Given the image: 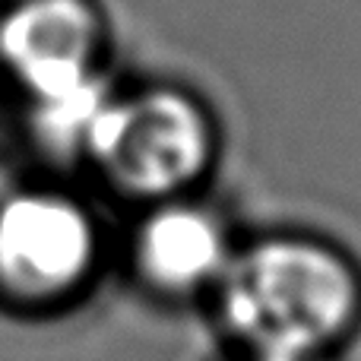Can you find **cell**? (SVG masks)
Masks as SVG:
<instances>
[{
    "label": "cell",
    "mask_w": 361,
    "mask_h": 361,
    "mask_svg": "<svg viewBox=\"0 0 361 361\" xmlns=\"http://www.w3.org/2000/svg\"><path fill=\"white\" fill-rule=\"evenodd\" d=\"M209 311L231 355L333 361L361 336V260L326 231L267 228L238 241Z\"/></svg>",
    "instance_id": "6da1fadb"
},
{
    "label": "cell",
    "mask_w": 361,
    "mask_h": 361,
    "mask_svg": "<svg viewBox=\"0 0 361 361\" xmlns=\"http://www.w3.org/2000/svg\"><path fill=\"white\" fill-rule=\"evenodd\" d=\"M219 159V127L178 86L111 92L92 127L82 169L137 209L203 193Z\"/></svg>",
    "instance_id": "7a4b0ae2"
},
{
    "label": "cell",
    "mask_w": 361,
    "mask_h": 361,
    "mask_svg": "<svg viewBox=\"0 0 361 361\" xmlns=\"http://www.w3.org/2000/svg\"><path fill=\"white\" fill-rule=\"evenodd\" d=\"M105 231L82 193L19 180L0 197V305L48 317L80 305L99 279Z\"/></svg>",
    "instance_id": "3957f363"
},
{
    "label": "cell",
    "mask_w": 361,
    "mask_h": 361,
    "mask_svg": "<svg viewBox=\"0 0 361 361\" xmlns=\"http://www.w3.org/2000/svg\"><path fill=\"white\" fill-rule=\"evenodd\" d=\"M238 238L203 193L143 206L130 231V273L159 301H209L235 257Z\"/></svg>",
    "instance_id": "277c9868"
},
{
    "label": "cell",
    "mask_w": 361,
    "mask_h": 361,
    "mask_svg": "<svg viewBox=\"0 0 361 361\" xmlns=\"http://www.w3.org/2000/svg\"><path fill=\"white\" fill-rule=\"evenodd\" d=\"M102 19L89 0H16L0 16V70L25 105L102 80Z\"/></svg>",
    "instance_id": "5b68a950"
},
{
    "label": "cell",
    "mask_w": 361,
    "mask_h": 361,
    "mask_svg": "<svg viewBox=\"0 0 361 361\" xmlns=\"http://www.w3.org/2000/svg\"><path fill=\"white\" fill-rule=\"evenodd\" d=\"M16 184H19V178H16V171H13V149H10V143H6V133L0 130V197Z\"/></svg>",
    "instance_id": "8992f818"
},
{
    "label": "cell",
    "mask_w": 361,
    "mask_h": 361,
    "mask_svg": "<svg viewBox=\"0 0 361 361\" xmlns=\"http://www.w3.org/2000/svg\"><path fill=\"white\" fill-rule=\"evenodd\" d=\"M225 361H286V358H263V355H228Z\"/></svg>",
    "instance_id": "52a82bcc"
}]
</instances>
